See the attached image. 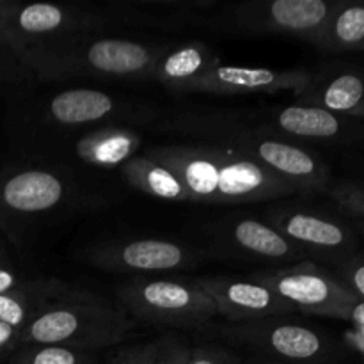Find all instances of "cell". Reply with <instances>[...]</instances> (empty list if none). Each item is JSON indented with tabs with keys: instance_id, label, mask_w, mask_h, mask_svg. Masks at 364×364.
<instances>
[{
	"instance_id": "1",
	"label": "cell",
	"mask_w": 364,
	"mask_h": 364,
	"mask_svg": "<svg viewBox=\"0 0 364 364\" xmlns=\"http://www.w3.org/2000/svg\"><path fill=\"white\" fill-rule=\"evenodd\" d=\"M169 45H146L123 38L73 36L21 57L39 80L71 77H105L139 80L151 71Z\"/></svg>"
},
{
	"instance_id": "2",
	"label": "cell",
	"mask_w": 364,
	"mask_h": 364,
	"mask_svg": "<svg viewBox=\"0 0 364 364\" xmlns=\"http://www.w3.org/2000/svg\"><path fill=\"white\" fill-rule=\"evenodd\" d=\"M173 127V130L194 134L203 142H213L215 146H226L244 153L291 185L297 194L323 191L329 181V171L322 160L276 130L255 132L215 114H191L174 121Z\"/></svg>"
},
{
	"instance_id": "3",
	"label": "cell",
	"mask_w": 364,
	"mask_h": 364,
	"mask_svg": "<svg viewBox=\"0 0 364 364\" xmlns=\"http://www.w3.org/2000/svg\"><path fill=\"white\" fill-rule=\"evenodd\" d=\"M134 331V320L84 288L55 302L36 316L20 333V347L55 345L73 350L95 352L127 340Z\"/></svg>"
},
{
	"instance_id": "4",
	"label": "cell",
	"mask_w": 364,
	"mask_h": 364,
	"mask_svg": "<svg viewBox=\"0 0 364 364\" xmlns=\"http://www.w3.org/2000/svg\"><path fill=\"white\" fill-rule=\"evenodd\" d=\"M338 2L327 0H272L215 7L206 28L237 34H277L315 45Z\"/></svg>"
},
{
	"instance_id": "5",
	"label": "cell",
	"mask_w": 364,
	"mask_h": 364,
	"mask_svg": "<svg viewBox=\"0 0 364 364\" xmlns=\"http://www.w3.org/2000/svg\"><path fill=\"white\" fill-rule=\"evenodd\" d=\"M112 25L102 7L57 6V4L14 2L0 21V45L13 50L18 57L45 48L73 36L96 34Z\"/></svg>"
},
{
	"instance_id": "6",
	"label": "cell",
	"mask_w": 364,
	"mask_h": 364,
	"mask_svg": "<svg viewBox=\"0 0 364 364\" xmlns=\"http://www.w3.org/2000/svg\"><path fill=\"white\" fill-rule=\"evenodd\" d=\"M117 299L132 318L173 329H198L217 315L198 281L134 279L119 287Z\"/></svg>"
},
{
	"instance_id": "7",
	"label": "cell",
	"mask_w": 364,
	"mask_h": 364,
	"mask_svg": "<svg viewBox=\"0 0 364 364\" xmlns=\"http://www.w3.org/2000/svg\"><path fill=\"white\" fill-rule=\"evenodd\" d=\"M251 279L265 284L288 302L295 311L348 320L359 299L329 270L311 262L252 274Z\"/></svg>"
},
{
	"instance_id": "8",
	"label": "cell",
	"mask_w": 364,
	"mask_h": 364,
	"mask_svg": "<svg viewBox=\"0 0 364 364\" xmlns=\"http://www.w3.org/2000/svg\"><path fill=\"white\" fill-rule=\"evenodd\" d=\"M70 198V185L59 173L43 167L0 171V228L14 230L59 208Z\"/></svg>"
},
{
	"instance_id": "9",
	"label": "cell",
	"mask_w": 364,
	"mask_h": 364,
	"mask_svg": "<svg viewBox=\"0 0 364 364\" xmlns=\"http://www.w3.org/2000/svg\"><path fill=\"white\" fill-rule=\"evenodd\" d=\"M219 334L231 343L245 345L269 358L294 364L318 361L327 350V343L322 334L302 323L281 322L279 316L245 323H231L220 327Z\"/></svg>"
},
{
	"instance_id": "10",
	"label": "cell",
	"mask_w": 364,
	"mask_h": 364,
	"mask_svg": "<svg viewBox=\"0 0 364 364\" xmlns=\"http://www.w3.org/2000/svg\"><path fill=\"white\" fill-rule=\"evenodd\" d=\"M85 258L91 265L109 272H173L198 263L203 252L181 242L137 238L92 245Z\"/></svg>"
},
{
	"instance_id": "11",
	"label": "cell",
	"mask_w": 364,
	"mask_h": 364,
	"mask_svg": "<svg viewBox=\"0 0 364 364\" xmlns=\"http://www.w3.org/2000/svg\"><path fill=\"white\" fill-rule=\"evenodd\" d=\"M267 223L302 251L343 256L355 245L350 228L323 212L301 206H276L265 213Z\"/></svg>"
},
{
	"instance_id": "12",
	"label": "cell",
	"mask_w": 364,
	"mask_h": 364,
	"mask_svg": "<svg viewBox=\"0 0 364 364\" xmlns=\"http://www.w3.org/2000/svg\"><path fill=\"white\" fill-rule=\"evenodd\" d=\"M198 283L215 304L217 315L224 316L231 323L277 318L295 313V309L276 291L251 277H201Z\"/></svg>"
},
{
	"instance_id": "13",
	"label": "cell",
	"mask_w": 364,
	"mask_h": 364,
	"mask_svg": "<svg viewBox=\"0 0 364 364\" xmlns=\"http://www.w3.org/2000/svg\"><path fill=\"white\" fill-rule=\"evenodd\" d=\"M219 4L212 0H134L103 6L112 23L156 31H191L206 28L210 13Z\"/></svg>"
},
{
	"instance_id": "14",
	"label": "cell",
	"mask_w": 364,
	"mask_h": 364,
	"mask_svg": "<svg viewBox=\"0 0 364 364\" xmlns=\"http://www.w3.org/2000/svg\"><path fill=\"white\" fill-rule=\"evenodd\" d=\"M313 75L306 70H272V68H245L217 64L196 85L194 92L213 95H258V92L291 91L301 95L311 82Z\"/></svg>"
},
{
	"instance_id": "15",
	"label": "cell",
	"mask_w": 364,
	"mask_h": 364,
	"mask_svg": "<svg viewBox=\"0 0 364 364\" xmlns=\"http://www.w3.org/2000/svg\"><path fill=\"white\" fill-rule=\"evenodd\" d=\"M220 245L242 256L263 262H295L306 252L274 230L269 223L255 217H230L208 228Z\"/></svg>"
},
{
	"instance_id": "16",
	"label": "cell",
	"mask_w": 364,
	"mask_h": 364,
	"mask_svg": "<svg viewBox=\"0 0 364 364\" xmlns=\"http://www.w3.org/2000/svg\"><path fill=\"white\" fill-rule=\"evenodd\" d=\"M78 287L57 277L23 281L11 291L0 295V323L13 329H25L45 309L73 294Z\"/></svg>"
},
{
	"instance_id": "17",
	"label": "cell",
	"mask_w": 364,
	"mask_h": 364,
	"mask_svg": "<svg viewBox=\"0 0 364 364\" xmlns=\"http://www.w3.org/2000/svg\"><path fill=\"white\" fill-rule=\"evenodd\" d=\"M219 63L215 50L203 41L169 45L153 68L151 78L174 91L194 92L199 80Z\"/></svg>"
},
{
	"instance_id": "18",
	"label": "cell",
	"mask_w": 364,
	"mask_h": 364,
	"mask_svg": "<svg viewBox=\"0 0 364 364\" xmlns=\"http://www.w3.org/2000/svg\"><path fill=\"white\" fill-rule=\"evenodd\" d=\"M117 100L98 89H70L52 96L46 107V119L59 127L78 128L116 116Z\"/></svg>"
},
{
	"instance_id": "19",
	"label": "cell",
	"mask_w": 364,
	"mask_h": 364,
	"mask_svg": "<svg viewBox=\"0 0 364 364\" xmlns=\"http://www.w3.org/2000/svg\"><path fill=\"white\" fill-rule=\"evenodd\" d=\"M308 105L320 107L343 117L364 119V75L358 71H343L326 82L311 78L308 87L297 96Z\"/></svg>"
},
{
	"instance_id": "20",
	"label": "cell",
	"mask_w": 364,
	"mask_h": 364,
	"mask_svg": "<svg viewBox=\"0 0 364 364\" xmlns=\"http://www.w3.org/2000/svg\"><path fill=\"white\" fill-rule=\"evenodd\" d=\"M277 134L294 139L333 141L347 134L350 128L348 117L338 116L315 105H290L274 112Z\"/></svg>"
},
{
	"instance_id": "21",
	"label": "cell",
	"mask_w": 364,
	"mask_h": 364,
	"mask_svg": "<svg viewBox=\"0 0 364 364\" xmlns=\"http://www.w3.org/2000/svg\"><path fill=\"white\" fill-rule=\"evenodd\" d=\"M141 142V135L132 128L109 124V127L89 132L84 137L78 139V142L75 144V151H77L78 159L91 166H123L128 160L134 159Z\"/></svg>"
},
{
	"instance_id": "22",
	"label": "cell",
	"mask_w": 364,
	"mask_h": 364,
	"mask_svg": "<svg viewBox=\"0 0 364 364\" xmlns=\"http://www.w3.org/2000/svg\"><path fill=\"white\" fill-rule=\"evenodd\" d=\"M121 173L132 187L153 198L166 199V201H187L185 188L181 187L180 180L174 176L173 171L149 156H134L121 166Z\"/></svg>"
},
{
	"instance_id": "23",
	"label": "cell",
	"mask_w": 364,
	"mask_h": 364,
	"mask_svg": "<svg viewBox=\"0 0 364 364\" xmlns=\"http://www.w3.org/2000/svg\"><path fill=\"white\" fill-rule=\"evenodd\" d=\"M315 45L333 52L364 50V2H338Z\"/></svg>"
},
{
	"instance_id": "24",
	"label": "cell",
	"mask_w": 364,
	"mask_h": 364,
	"mask_svg": "<svg viewBox=\"0 0 364 364\" xmlns=\"http://www.w3.org/2000/svg\"><path fill=\"white\" fill-rule=\"evenodd\" d=\"M95 352L73 350L55 345H25L11 354L7 364H92Z\"/></svg>"
},
{
	"instance_id": "25",
	"label": "cell",
	"mask_w": 364,
	"mask_h": 364,
	"mask_svg": "<svg viewBox=\"0 0 364 364\" xmlns=\"http://www.w3.org/2000/svg\"><path fill=\"white\" fill-rule=\"evenodd\" d=\"M34 77L36 75L25 66L23 60L13 50L0 45V92L2 95L25 91Z\"/></svg>"
},
{
	"instance_id": "26",
	"label": "cell",
	"mask_w": 364,
	"mask_h": 364,
	"mask_svg": "<svg viewBox=\"0 0 364 364\" xmlns=\"http://www.w3.org/2000/svg\"><path fill=\"white\" fill-rule=\"evenodd\" d=\"M191 347L176 333H169L156 340L155 364H187Z\"/></svg>"
},
{
	"instance_id": "27",
	"label": "cell",
	"mask_w": 364,
	"mask_h": 364,
	"mask_svg": "<svg viewBox=\"0 0 364 364\" xmlns=\"http://www.w3.org/2000/svg\"><path fill=\"white\" fill-rule=\"evenodd\" d=\"M331 194L345 212L364 220V187L352 183L340 185V187H334Z\"/></svg>"
},
{
	"instance_id": "28",
	"label": "cell",
	"mask_w": 364,
	"mask_h": 364,
	"mask_svg": "<svg viewBox=\"0 0 364 364\" xmlns=\"http://www.w3.org/2000/svg\"><path fill=\"white\" fill-rule=\"evenodd\" d=\"M340 276L348 290L359 301H364V256H354V258L345 259L340 265Z\"/></svg>"
},
{
	"instance_id": "29",
	"label": "cell",
	"mask_w": 364,
	"mask_h": 364,
	"mask_svg": "<svg viewBox=\"0 0 364 364\" xmlns=\"http://www.w3.org/2000/svg\"><path fill=\"white\" fill-rule=\"evenodd\" d=\"M187 364H238V361L223 348L205 345V347L191 348Z\"/></svg>"
},
{
	"instance_id": "30",
	"label": "cell",
	"mask_w": 364,
	"mask_h": 364,
	"mask_svg": "<svg viewBox=\"0 0 364 364\" xmlns=\"http://www.w3.org/2000/svg\"><path fill=\"white\" fill-rule=\"evenodd\" d=\"M20 283H23V279L20 277V272H18L9 251L0 242V295L6 294V291H11Z\"/></svg>"
},
{
	"instance_id": "31",
	"label": "cell",
	"mask_w": 364,
	"mask_h": 364,
	"mask_svg": "<svg viewBox=\"0 0 364 364\" xmlns=\"http://www.w3.org/2000/svg\"><path fill=\"white\" fill-rule=\"evenodd\" d=\"M156 358V340L149 343L135 345L123 354L117 355L112 364H155Z\"/></svg>"
},
{
	"instance_id": "32",
	"label": "cell",
	"mask_w": 364,
	"mask_h": 364,
	"mask_svg": "<svg viewBox=\"0 0 364 364\" xmlns=\"http://www.w3.org/2000/svg\"><path fill=\"white\" fill-rule=\"evenodd\" d=\"M20 333L21 331L0 323V358L11 355L20 348Z\"/></svg>"
},
{
	"instance_id": "33",
	"label": "cell",
	"mask_w": 364,
	"mask_h": 364,
	"mask_svg": "<svg viewBox=\"0 0 364 364\" xmlns=\"http://www.w3.org/2000/svg\"><path fill=\"white\" fill-rule=\"evenodd\" d=\"M348 340H350V343L354 345L359 352L364 354V327H354L352 333L348 334Z\"/></svg>"
},
{
	"instance_id": "34",
	"label": "cell",
	"mask_w": 364,
	"mask_h": 364,
	"mask_svg": "<svg viewBox=\"0 0 364 364\" xmlns=\"http://www.w3.org/2000/svg\"><path fill=\"white\" fill-rule=\"evenodd\" d=\"M359 228H361V233L364 235V223H361V226H359Z\"/></svg>"
}]
</instances>
